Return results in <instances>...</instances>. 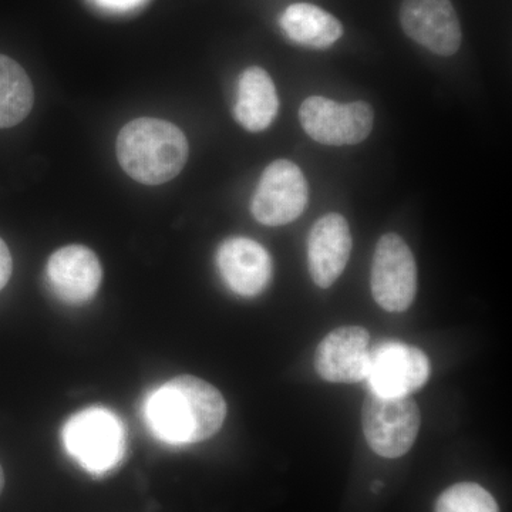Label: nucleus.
<instances>
[{
	"mask_svg": "<svg viewBox=\"0 0 512 512\" xmlns=\"http://www.w3.org/2000/svg\"><path fill=\"white\" fill-rule=\"evenodd\" d=\"M217 265L228 288L245 298L264 292L271 281V256L254 239L237 237L222 242Z\"/></svg>",
	"mask_w": 512,
	"mask_h": 512,
	"instance_id": "nucleus-12",
	"label": "nucleus"
},
{
	"mask_svg": "<svg viewBox=\"0 0 512 512\" xmlns=\"http://www.w3.org/2000/svg\"><path fill=\"white\" fill-rule=\"evenodd\" d=\"M400 22L407 36L434 55L451 56L460 49V20L450 0H403Z\"/></svg>",
	"mask_w": 512,
	"mask_h": 512,
	"instance_id": "nucleus-9",
	"label": "nucleus"
},
{
	"mask_svg": "<svg viewBox=\"0 0 512 512\" xmlns=\"http://www.w3.org/2000/svg\"><path fill=\"white\" fill-rule=\"evenodd\" d=\"M309 190L301 168L288 160H276L265 168L251 211L256 221L268 227L291 224L308 204Z\"/></svg>",
	"mask_w": 512,
	"mask_h": 512,
	"instance_id": "nucleus-7",
	"label": "nucleus"
},
{
	"mask_svg": "<svg viewBox=\"0 0 512 512\" xmlns=\"http://www.w3.org/2000/svg\"><path fill=\"white\" fill-rule=\"evenodd\" d=\"M299 120L309 137L325 146H353L369 137L373 128L372 107L365 101L339 104L325 97L303 101Z\"/></svg>",
	"mask_w": 512,
	"mask_h": 512,
	"instance_id": "nucleus-6",
	"label": "nucleus"
},
{
	"mask_svg": "<svg viewBox=\"0 0 512 512\" xmlns=\"http://www.w3.org/2000/svg\"><path fill=\"white\" fill-rule=\"evenodd\" d=\"M367 444L384 458L404 456L419 436V406L409 396H380L370 392L362 410Z\"/></svg>",
	"mask_w": 512,
	"mask_h": 512,
	"instance_id": "nucleus-4",
	"label": "nucleus"
},
{
	"mask_svg": "<svg viewBox=\"0 0 512 512\" xmlns=\"http://www.w3.org/2000/svg\"><path fill=\"white\" fill-rule=\"evenodd\" d=\"M46 275L57 298L67 303H83L96 295L103 269L92 249L69 245L50 256Z\"/></svg>",
	"mask_w": 512,
	"mask_h": 512,
	"instance_id": "nucleus-11",
	"label": "nucleus"
},
{
	"mask_svg": "<svg viewBox=\"0 0 512 512\" xmlns=\"http://www.w3.org/2000/svg\"><path fill=\"white\" fill-rule=\"evenodd\" d=\"M93 2L101 6V8L120 12V10L136 8V6L141 5L144 0H93Z\"/></svg>",
	"mask_w": 512,
	"mask_h": 512,
	"instance_id": "nucleus-19",
	"label": "nucleus"
},
{
	"mask_svg": "<svg viewBox=\"0 0 512 512\" xmlns=\"http://www.w3.org/2000/svg\"><path fill=\"white\" fill-rule=\"evenodd\" d=\"M436 512H500L497 501L481 485L460 483L440 495Z\"/></svg>",
	"mask_w": 512,
	"mask_h": 512,
	"instance_id": "nucleus-17",
	"label": "nucleus"
},
{
	"mask_svg": "<svg viewBox=\"0 0 512 512\" xmlns=\"http://www.w3.org/2000/svg\"><path fill=\"white\" fill-rule=\"evenodd\" d=\"M430 377V360L416 346L384 343L370 352L366 380L380 396H409Z\"/></svg>",
	"mask_w": 512,
	"mask_h": 512,
	"instance_id": "nucleus-8",
	"label": "nucleus"
},
{
	"mask_svg": "<svg viewBox=\"0 0 512 512\" xmlns=\"http://www.w3.org/2000/svg\"><path fill=\"white\" fill-rule=\"evenodd\" d=\"M279 23L289 39L311 49H328L343 35L342 23L311 3L288 6Z\"/></svg>",
	"mask_w": 512,
	"mask_h": 512,
	"instance_id": "nucleus-15",
	"label": "nucleus"
},
{
	"mask_svg": "<svg viewBox=\"0 0 512 512\" xmlns=\"http://www.w3.org/2000/svg\"><path fill=\"white\" fill-rule=\"evenodd\" d=\"M62 437L70 456L93 474L113 470L126 451V437L119 417L99 407L73 416L64 424Z\"/></svg>",
	"mask_w": 512,
	"mask_h": 512,
	"instance_id": "nucleus-3",
	"label": "nucleus"
},
{
	"mask_svg": "<svg viewBox=\"0 0 512 512\" xmlns=\"http://www.w3.org/2000/svg\"><path fill=\"white\" fill-rule=\"evenodd\" d=\"M279 99L271 76L261 67H249L239 77L235 119L245 130L258 133L271 126Z\"/></svg>",
	"mask_w": 512,
	"mask_h": 512,
	"instance_id": "nucleus-14",
	"label": "nucleus"
},
{
	"mask_svg": "<svg viewBox=\"0 0 512 512\" xmlns=\"http://www.w3.org/2000/svg\"><path fill=\"white\" fill-rule=\"evenodd\" d=\"M35 103L28 73L18 62L0 55V128L22 123Z\"/></svg>",
	"mask_w": 512,
	"mask_h": 512,
	"instance_id": "nucleus-16",
	"label": "nucleus"
},
{
	"mask_svg": "<svg viewBox=\"0 0 512 512\" xmlns=\"http://www.w3.org/2000/svg\"><path fill=\"white\" fill-rule=\"evenodd\" d=\"M117 158L133 180L160 185L173 180L188 158V141L175 124L158 119H137L121 128Z\"/></svg>",
	"mask_w": 512,
	"mask_h": 512,
	"instance_id": "nucleus-2",
	"label": "nucleus"
},
{
	"mask_svg": "<svg viewBox=\"0 0 512 512\" xmlns=\"http://www.w3.org/2000/svg\"><path fill=\"white\" fill-rule=\"evenodd\" d=\"M3 487H5V474H3V468L0 466V494H2Z\"/></svg>",
	"mask_w": 512,
	"mask_h": 512,
	"instance_id": "nucleus-20",
	"label": "nucleus"
},
{
	"mask_svg": "<svg viewBox=\"0 0 512 512\" xmlns=\"http://www.w3.org/2000/svg\"><path fill=\"white\" fill-rule=\"evenodd\" d=\"M144 416L154 436L165 443H200L221 429L227 403L205 380L178 376L148 396Z\"/></svg>",
	"mask_w": 512,
	"mask_h": 512,
	"instance_id": "nucleus-1",
	"label": "nucleus"
},
{
	"mask_svg": "<svg viewBox=\"0 0 512 512\" xmlns=\"http://www.w3.org/2000/svg\"><path fill=\"white\" fill-rule=\"evenodd\" d=\"M352 251L348 221L339 214H328L313 225L308 241V264L313 282L329 288L345 271Z\"/></svg>",
	"mask_w": 512,
	"mask_h": 512,
	"instance_id": "nucleus-13",
	"label": "nucleus"
},
{
	"mask_svg": "<svg viewBox=\"0 0 512 512\" xmlns=\"http://www.w3.org/2000/svg\"><path fill=\"white\" fill-rule=\"evenodd\" d=\"M370 335L360 326H343L319 343L315 369L330 383H357L366 380L370 362Z\"/></svg>",
	"mask_w": 512,
	"mask_h": 512,
	"instance_id": "nucleus-10",
	"label": "nucleus"
},
{
	"mask_svg": "<svg viewBox=\"0 0 512 512\" xmlns=\"http://www.w3.org/2000/svg\"><path fill=\"white\" fill-rule=\"evenodd\" d=\"M373 298L387 312L410 308L417 292V266L412 249L397 234L377 242L370 276Z\"/></svg>",
	"mask_w": 512,
	"mask_h": 512,
	"instance_id": "nucleus-5",
	"label": "nucleus"
},
{
	"mask_svg": "<svg viewBox=\"0 0 512 512\" xmlns=\"http://www.w3.org/2000/svg\"><path fill=\"white\" fill-rule=\"evenodd\" d=\"M13 262L8 245L0 238V291L8 284L12 276Z\"/></svg>",
	"mask_w": 512,
	"mask_h": 512,
	"instance_id": "nucleus-18",
	"label": "nucleus"
}]
</instances>
